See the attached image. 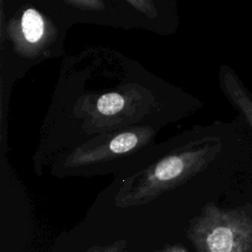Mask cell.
I'll use <instances>...</instances> for the list:
<instances>
[{"instance_id":"obj_4","label":"cell","mask_w":252,"mask_h":252,"mask_svg":"<svg viewBox=\"0 0 252 252\" xmlns=\"http://www.w3.org/2000/svg\"><path fill=\"white\" fill-rule=\"evenodd\" d=\"M161 129L142 125L99 135L61 153L53 160L54 167L62 172H87L134 160L156 144Z\"/></svg>"},{"instance_id":"obj_1","label":"cell","mask_w":252,"mask_h":252,"mask_svg":"<svg viewBox=\"0 0 252 252\" xmlns=\"http://www.w3.org/2000/svg\"><path fill=\"white\" fill-rule=\"evenodd\" d=\"M202 104L114 48L95 45L65 54L39 129L34 162L41 166L99 135L142 125L163 128Z\"/></svg>"},{"instance_id":"obj_10","label":"cell","mask_w":252,"mask_h":252,"mask_svg":"<svg viewBox=\"0 0 252 252\" xmlns=\"http://www.w3.org/2000/svg\"><path fill=\"white\" fill-rule=\"evenodd\" d=\"M159 252H187V250L181 245L173 244V245H167L163 247Z\"/></svg>"},{"instance_id":"obj_5","label":"cell","mask_w":252,"mask_h":252,"mask_svg":"<svg viewBox=\"0 0 252 252\" xmlns=\"http://www.w3.org/2000/svg\"><path fill=\"white\" fill-rule=\"evenodd\" d=\"M186 232L198 252H252V219L240 209L207 204Z\"/></svg>"},{"instance_id":"obj_8","label":"cell","mask_w":252,"mask_h":252,"mask_svg":"<svg viewBox=\"0 0 252 252\" xmlns=\"http://www.w3.org/2000/svg\"><path fill=\"white\" fill-rule=\"evenodd\" d=\"M220 82L227 98L252 127V99L245 93L234 74L225 66L221 67L220 71Z\"/></svg>"},{"instance_id":"obj_2","label":"cell","mask_w":252,"mask_h":252,"mask_svg":"<svg viewBox=\"0 0 252 252\" xmlns=\"http://www.w3.org/2000/svg\"><path fill=\"white\" fill-rule=\"evenodd\" d=\"M214 129L193 126L159 145H153L135 160L139 166L125 177L114 195L118 208L144 206L164 192L203 172L221 152Z\"/></svg>"},{"instance_id":"obj_6","label":"cell","mask_w":252,"mask_h":252,"mask_svg":"<svg viewBox=\"0 0 252 252\" xmlns=\"http://www.w3.org/2000/svg\"><path fill=\"white\" fill-rule=\"evenodd\" d=\"M73 24L123 30H144L136 12L125 0H52Z\"/></svg>"},{"instance_id":"obj_7","label":"cell","mask_w":252,"mask_h":252,"mask_svg":"<svg viewBox=\"0 0 252 252\" xmlns=\"http://www.w3.org/2000/svg\"><path fill=\"white\" fill-rule=\"evenodd\" d=\"M140 18L144 30L172 35L180 26L177 0H125Z\"/></svg>"},{"instance_id":"obj_3","label":"cell","mask_w":252,"mask_h":252,"mask_svg":"<svg viewBox=\"0 0 252 252\" xmlns=\"http://www.w3.org/2000/svg\"><path fill=\"white\" fill-rule=\"evenodd\" d=\"M73 26L52 0H0V83L13 87L32 67L63 57Z\"/></svg>"},{"instance_id":"obj_9","label":"cell","mask_w":252,"mask_h":252,"mask_svg":"<svg viewBox=\"0 0 252 252\" xmlns=\"http://www.w3.org/2000/svg\"><path fill=\"white\" fill-rule=\"evenodd\" d=\"M125 246L126 242L124 240H118L107 245L93 246L86 252H123Z\"/></svg>"}]
</instances>
